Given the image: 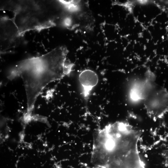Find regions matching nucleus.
<instances>
[{
	"mask_svg": "<svg viewBox=\"0 0 168 168\" xmlns=\"http://www.w3.org/2000/svg\"><path fill=\"white\" fill-rule=\"evenodd\" d=\"M142 131L119 121L96 131L91 162L96 168H146L138 143Z\"/></svg>",
	"mask_w": 168,
	"mask_h": 168,
	"instance_id": "1",
	"label": "nucleus"
},
{
	"mask_svg": "<svg viewBox=\"0 0 168 168\" xmlns=\"http://www.w3.org/2000/svg\"><path fill=\"white\" fill-rule=\"evenodd\" d=\"M68 52L66 47H58L41 56L21 61L11 70L9 79L19 77L23 81L29 114L46 86L69 76L72 72L74 64L67 60Z\"/></svg>",
	"mask_w": 168,
	"mask_h": 168,
	"instance_id": "2",
	"label": "nucleus"
},
{
	"mask_svg": "<svg viewBox=\"0 0 168 168\" xmlns=\"http://www.w3.org/2000/svg\"><path fill=\"white\" fill-rule=\"evenodd\" d=\"M156 77L153 73L147 72L144 76L136 79L129 87L127 96L129 101L133 103L143 101L155 87Z\"/></svg>",
	"mask_w": 168,
	"mask_h": 168,
	"instance_id": "5",
	"label": "nucleus"
},
{
	"mask_svg": "<svg viewBox=\"0 0 168 168\" xmlns=\"http://www.w3.org/2000/svg\"><path fill=\"white\" fill-rule=\"evenodd\" d=\"M1 9L12 12V18L21 36L31 30L38 31L56 26L68 12L62 0H18L4 1Z\"/></svg>",
	"mask_w": 168,
	"mask_h": 168,
	"instance_id": "3",
	"label": "nucleus"
},
{
	"mask_svg": "<svg viewBox=\"0 0 168 168\" xmlns=\"http://www.w3.org/2000/svg\"><path fill=\"white\" fill-rule=\"evenodd\" d=\"M165 158L166 163L168 166V148L167 149L166 152V154L165 155Z\"/></svg>",
	"mask_w": 168,
	"mask_h": 168,
	"instance_id": "8",
	"label": "nucleus"
},
{
	"mask_svg": "<svg viewBox=\"0 0 168 168\" xmlns=\"http://www.w3.org/2000/svg\"><path fill=\"white\" fill-rule=\"evenodd\" d=\"M20 36L17 27L12 18H0V49L2 52L14 47Z\"/></svg>",
	"mask_w": 168,
	"mask_h": 168,
	"instance_id": "6",
	"label": "nucleus"
},
{
	"mask_svg": "<svg viewBox=\"0 0 168 168\" xmlns=\"http://www.w3.org/2000/svg\"><path fill=\"white\" fill-rule=\"evenodd\" d=\"M78 79L82 95L84 99L87 100L89 98L92 90L98 84V76L93 71L86 69L80 73Z\"/></svg>",
	"mask_w": 168,
	"mask_h": 168,
	"instance_id": "7",
	"label": "nucleus"
},
{
	"mask_svg": "<svg viewBox=\"0 0 168 168\" xmlns=\"http://www.w3.org/2000/svg\"><path fill=\"white\" fill-rule=\"evenodd\" d=\"M143 102L151 119L155 121L161 119L168 111V90L163 87H155Z\"/></svg>",
	"mask_w": 168,
	"mask_h": 168,
	"instance_id": "4",
	"label": "nucleus"
}]
</instances>
